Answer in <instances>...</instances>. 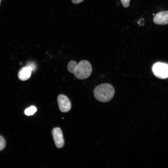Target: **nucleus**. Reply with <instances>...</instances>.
<instances>
[{
	"mask_svg": "<svg viewBox=\"0 0 168 168\" xmlns=\"http://www.w3.org/2000/svg\"><path fill=\"white\" fill-rule=\"evenodd\" d=\"M67 69L76 78L80 80L88 78L92 72L91 64L86 60L81 61L78 63L75 61H71L68 64Z\"/></svg>",
	"mask_w": 168,
	"mask_h": 168,
	"instance_id": "1",
	"label": "nucleus"
},
{
	"mask_svg": "<svg viewBox=\"0 0 168 168\" xmlns=\"http://www.w3.org/2000/svg\"><path fill=\"white\" fill-rule=\"evenodd\" d=\"M114 87L108 83H104L96 86L94 91L95 98L98 101L106 102L110 101L114 94Z\"/></svg>",
	"mask_w": 168,
	"mask_h": 168,
	"instance_id": "2",
	"label": "nucleus"
},
{
	"mask_svg": "<svg viewBox=\"0 0 168 168\" xmlns=\"http://www.w3.org/2000/svg\"><path fill=\"white\" fill-rule=\"evenodd\" d=\"M152 71L154 75L161 79L168 78V64L162 62L154 63L152 67Z\"/></svg>",
	"mask_w": 168,
	"mask_h": 168,
	"instance_id": "3",
	"label": "nucleus"
},
{
	"mask_svg": "<svg viewBox=\"0 0 168 168\" xmlns=\"http://www.w3.org/2000/svg\"><path fill=\"white\" fill-rule=\"evenodd\" d=\"M57 101L60 110L63 112H67L71 108V104L68 98L63 94L59 95Z\"/></svg>",
	"mask_w": 168,
	"mask_h": 168,
	"instance_id": "4",
	"label": "nucleus"
},
{
	"mask_svg": "<svg viewBox=\"0 0 168 168\" xmlns=\"http://www.w3.org/2000/svg\"><path fill=\"white\" fill-rule=\"evenodd\" d=\"M52 134L57 147L58 148L63 147L64 144V141L60 128L58 127L54 128L52 131Z\"/></svg>",
	"mask_w": 168,
	"mask_h": 168,
	"instance_id": "5",
	"label": "nucleus"
},
{
	"mask_svg": "<svg viewBox=\"0 0 168 168\" xmlns=\"http://www.w3.org/2000/svg\"><path fill=\"white\" fill-rule=\"evenodd\" d=\"M154 22L157 25L168 24V11L161 12L157 13L153 19Z\"/></svg>",
	"mask_w": 168,
	"mask_h": 168,
	"instance_id": "6",
	"label": "nucleus"
},
{
	"mask_svg": "<svg viewBox=\"0 0 168 168\" xmlns=\"http://www.w3.org/2000/svg\"><path fill=\"white\" fill-rule=\"evenodd\" d=\"M32 72L33 70L31 68L26 66L20 70L18 74V77L21 80H26L30 77Z\"/></svg>",
	"mask_w": 168,
	"mask_h": 168,
	"instance_id": "7",
	"label": "nucleus"
},
{
	"mask_svg": "<svg viewBox=\"0 0 168 168\" xmlns=\"http://www.w3.org/2000/svg\"><path fill=\"white\" fill-rule=\"evenodd\" d=\"M37 111L36 107L34 106H31L26 109L24 113L26 115L30 116L33 115Z\"/></svg>",
	"mask_w": 168,
	"mask_h": 168,
	"instance_id": "8",
	"label": "nucleus"
},
{
	"mask_svg": "<svg viewBox=\"0 0 168 168\" xmlns=\"http://www.w3.org/2000/svg\"><path fill=\"white\" fill-rule=\"evenodd\" d=\"M6 142L4 138L0 135V151L3 150L5 146Z\"/></svg>",
	"mask_w": 168,
	"mask_h": 168,
	"instance_id": "9",
	"label": "nucleus"
},
{
	"mask_svg": "<svg viewBox=\"0 0 168 168\" xmlns=\"http://www.w3.org/2000/svg\"><path fill=\"white\" fill-rule=\"evenodd\" d=\"M27 66H28L31 68L33 72L35 71L36 68V66L35 63L33 62H29L28 63Z\"/></svg>",
	"mask_w": 168,
	"mask_h": 168,
	"instance_id": "10",
	"label": "nucleus"
},
{
	"mask_svg": "<svg viewBox=\"0 0 168 168\" xmlns=\"http://www.w3.org/2000/svg\"><path fill=\"white\" fill-rule=\"evenodd\" d=\"M130 0H121L123 6L125 7H128L129 5Z\"/></svg>",
	"mask_w": 168,
	"mask_h": 168,
	"instance_id": "11",
	"label": "nucleus"
},
{
	"mask_svg": "<svg viewBox=\"0 0 168 168\" xmlns=\"http://www.w3.org/2000/svg\"><path fill=\"white\" fill-rule=\"evenodd\" d=\"M84 0H72V2L74 4H78L83 1Z\"/></svg>",
	"mask_w": 168,
	"mask_h": 168,
	"instance_id": "12",
	"label": "nucleus"
},
{
	"mask_svg": "<svg viewBox=\"0 0 168 168\" xmlns=\"http://www.w3.org/2000/svg\"><path fill=\"white\" fill-rule=\"evenodd\" d=\"M0 1H1V0H0Z\"/></svg>",
	"mask_w": 168,
	"mask_h": 168,
	"instance_id": "13",
	"label": "nucleus"
}]
</instances>
